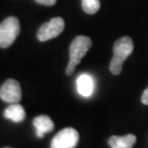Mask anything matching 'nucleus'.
<instances>
[{
    "label": "nucleus",
    "instance_id": "obj_1",
    "mask_svg": "<svg viewBox=\"0 0 148 148\" xmlns=\"http://www.w3.org/2000/svg\"><path fill=\"white\" fill-rule=\"evenodd\" d=\"M134 51V42L130 37H122L114 44V56L110 64V71L114 75H119L122 71L124 61Z\"/></svg>",
    "mask_w": 148,
    "mask_h": 148
},
{
    "label": "nucleus",
    "instance_id": "obj_2",
    "mask_svg": "<svg viewBox=\"0 0 148 148\" xmlns=\"http://www.w3.org/2000/svg\"><path fill=\"white\" fill-rule=\"evenodd\" d=\"M92 41L86 36H77L72 40L69 47V63L66 66V75L71 76L74 73L76 66L81 63V60L90 49Z\"/></svg>",
    "mask_w": 148,
    "mask_h": 148
},
{
    "label": "nucleus",
    "instance_id": "obj_3",
    "mask_svg": "<svg viewBox=\"0 0 148 148\" xmlns=\"http://www.w3.org/2000/svg\"><path fill=\"white\" fill-rule=\"evenodd\" d=\"M20 32L19 21L16 17L9 16L0 24V47L7 48L16 40Z\"/></svg>",
    "mask_w": 148,
    "mask_h": 148
},
{
    "label": "nucleus",
    "instance_id": "obj_4",
    "mask_svg": "<svg viewBox=\"0 0 148 148\" xmlns=\"http://www.w3.org/2000/svg\"><path fill=\"white\" fill-rule=\"evenodd\" d=\"M64 29V20L62 17H53L48 22L40 26L38 31V38L40 41H46L58 37Z\"/></svg>",
    "mask_w": 148,
    "mask_h": 148
},
{
    "label": "nucleus",
    "instance_id": "obj_5",
    "mask_svg": "<svg viewBox=\"0 0 148 148\" xmlns=\"http://www.w3.org/2000/svg\"><path fill=\"white\" fill-rule=\"evenodd\" d=\"M78 143L79 133L73 128H66L53 138L51 148H75Z\"/></svg>",
    "mask_w": 148,
    "mask_h": 148
},
{
    "label": "nucleus",
    "instance_id": "obj_6",
    "mask_svg": "<svg viewBox=\"0 0 148 148\" xmlns=\"http://www.w3.org/2000/svg\"><path fill=\"white\" fill-rule=\"evenodd\" d=\"M0 98L4 102L18 103L21 99V88L16 80L8 79L0 88Z\"/></svg>",
    "mask_w": 148,
    "mask_h": 148
},
{
    "label": "nucleus",
    "instance_id": "obj_7",
    "mask_svg": "<svg viewBox=\"0 0 148 148\" xmlns=\"http://www.w3.org/2000/svg\"><path fill=\"white\" fill-rule=\"evenodd\" d=\"M33 125L36 128V134L38 138H43V136L54 130V122L48 115H38L33 120Z\"/></svg>",
    "mask_w": 148,
    "mask_h": 148
},
{
    "label": "nucleus",
    "instance_id": "obj_8",
    "mask_svg": "<svg viewBox=\"0 0 148 148\" xmlns=\"http://www.w3.org/2000/svg\"><path fill=\"white\" fill-rule=\"evenodd\" d=\"M77 90L82 96L88 97L93 92V79L88 74H81L77 78Z\"/></svg>",
    "mask_w": 148,
    "mask_h": 148
},
{
    "label": "nucleus",
    "instance_id": "obj_9",
    "mask_svg": "<svg viewBox=\"0 0 148 148\" xmlns=\"http://www.w3.org/2000/svg\"><path fill=\"white\" fill-rule=\"evenodd\" d=\"M137 141V137L133 134H128L123 137L112 136L108 143L111 148H132Z\"/></svg>",
    "mask_w": 148,
    "mask_h": 148
},
{
    "label": "nucleus",
    "instance_id": "obj_10",
    "mask_svg": "<svg viewBox=\"0 0 148 148\" xmlns=\"http://www.w3.org/2000/svg\"><path fill=\"white\" fill-rule=\"evenodd\" d=\"M25 111L21 105L14 103L10 105L4 112V116L16 123H19L25 119Z\"/></svg>",
    "mask_w": 148,
    "mask_h": 148
},
{
    "label": "nucleus",
    "instance_id": "obj_11",
    "mask_svg": "<svg viewBox=\"0 0 148 148\" xmlns=\"http://www.w3.org/2000/svg\"><path fill=\"white\" fill-rule=\"evenodd\" d=\"M82 8L85 13L93 14L99 11L100 1L99 0H82Z\"/></svg>",
    "mask_w": 148,
    "mask_h": 148
},
{
    "label": "nucleus",
    "instance_id": "obj_12",
    "mask_svg": "<svg viewBox=\"0 0 148 148\" xmlns=\"http://www.w3.org/2000/svg\"><path fill=\"white\" fill-rule=\"evenodd\" d=\"M36 2L44 6H53L56 4L57 0H36Z\"/></svg>",
    "mask_w": 148,
    "mask_h": 148
},
{
    "label": "nucleus",
    "instance_id": "obj_13",
    "mask_svg": "<svg viewBox=\"0 0 148 148\" xmlns=\"http://www.w3.org/2000/svg\"><path fill=\"white\" fill-rule=\"evenodd\" d=\"M141 102H143L144 105H148V87L146 90L143 91V95H141Z\"/></svg>",
    "mask_w": 148,
    "mask_h": 148
},
{
    "label": "nucleus",
    "instance_id": "obj_14",
    "mask_svg": "<svg viewBox=\"0 0 148 148\" xmlns=\"http://www.w3.org/2000/svg\"><path fill=\"white\" fill-rule=\"evenodd\" d=\"M6 148H11V147H6Z\"/></svg>",
    "mask_w": 148,
    "mask_h": 148
}]
</instances>
